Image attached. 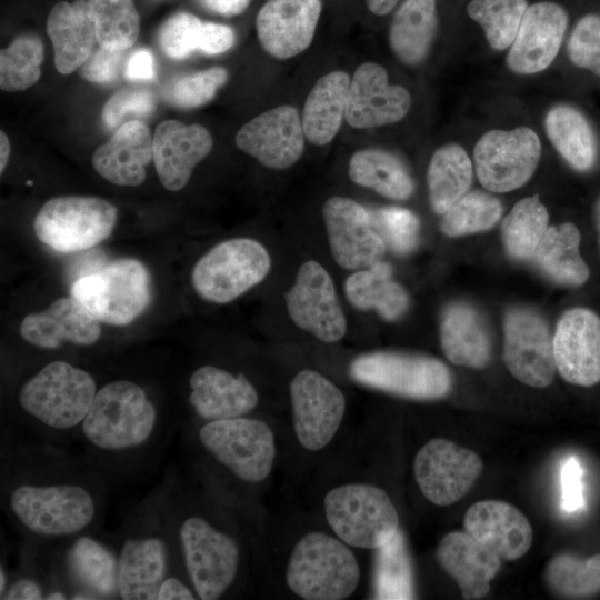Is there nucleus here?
Instances as JSON below:
<instances>
[{
  "instance_id": "1",
  "label": "nucleus",
  "mask_w": 600,
  "mask_h": 600,
  "mask_svg": "<svg viewBox=\"0 0 600 600\" xmlns=\"http://www.w3.org/2000/svg\"><path fill=\"white\" fill-rule=\"evenodd\" d=\"M2 484V506L31 541L64 542L90 531L102 511L101 473L19 461Z\"/></svg>"
},
{
  "instance_id": "2",
  "label": "nucleus",
  "mask_w": 600,
  "mask_h": 600,
  "mask_svg": "<svg viewBox=\"0 0 600 600\" xmlns=\"http://www.w3.org/2000/svg\"><path fill=\"white\" fill-rule=\"evenodd\" d=\"M167 427L141 386L117 379L98 389L80 436L92 468L111 477L143 467L163 443Z\"/></svg>"
},
{
  "instance_id": "3",
  "label": "nucleus",
  "mask_w": 600,
  "mask_h": 600,
  "mask_svg": "<svg viewBox=\"0 0 600 600\" xmlns=\"http://www.w3.org/2000/svg\"><path fill=\"white\" fill-rule=\"evenodd\" d=\"M98 388L93 377L68 361L54 360L26 380L18 404L29 428L47 439L80 433Z\"/></svg>"
},
{
  "instance_id": "4",
  "label": "nucleus",
  "mask_w": 600,
  "mask_h": 600,
  "mask_svg": "<svg viewBox=\"0 0 600 600\" xmlns=\"http://www.w3.org/2000/svg\"><path fill=\"white\" fill-rule=\"evenodd\" d=\"M176 554L197 598L216 600L236 582L240 548L229 533L218 529L204 516L180 511L160 496Z\"/></svg>"
},
{
  "instance_id": "5",
  "label": "nucleus",
  "mask_w": 600,
  "mask_h": 600,
  "mask_svg": "<svg viewBox=\"0 0 600 600\" xmlns=\"http://www.w3.org/2000/svg\"><path fill=\"white\" fill-rule=\"evenodd\" d=\"M117 554L118 598L157 600L162 580L174 569L176 556L160 496L131 514Z\"/></svg>"
},
{
  "instance_id": "6",
  "label": "nucleus",
  "mask_w": 600,
  "mask_h": 600,
  "mask_svg": "<svg viewBox=\"0 0 600 600\" xmlns=\"http://www.w3.org/2000/svg\"><path fill=\"white\" fill-rule=\"evenodd\" d=\"M360 576L350 546L321 531L308 532L297 541L286 569L288 588L304 600L347 599L358 588Z\"/></svg>"
},
{
  "instance_id": "7",
  "label": "nucleus",
  "mask_w": 600,
  "mask_h": 600,
  "mask_svg": "<svg viewBox=\"0 0 600 600\" xmlns=\"http://www.w3.org/2000/svg\"><path fill=\"white\" fill-rule=\"evenodd\" d=\"M323 510L332 532L350 547L377 550L399 531L398 511L389 494L368 483L329 490Z\"/></svg>"
},
{
  "instance_id": "8",
  "label": "nucleus",
  "mask_w": 600,
  "mask_h": 600,
  "mask_svg": "<svg viewBox=\"0 0 600 600\" xmlns=\"http://www.w3.org/2000/svg\"><path fill=\"white\" fill-rule=\"evenodd\" d=\"M71 294L98 321L126 326L141 316L150 303V274L136 259H117L77 279Z\"/></svg>"
},
{
  "instance_id": "9",
  "label": "nucleus",
  "mask_w": 600,
  "mask_h": 600,
  "mask_svg": "<svg viewBox=\"0 0 600 600\" xmlns=\"http://www.w3.org/2000/svg\"><path fill=\"white\" fill-rule=\"evenodd\" d=\"M200 447L234 478L247 483L266 480L276 458L270 426L246 416L204 421L198 431Z\"/></svg>"
},
{
  "instance_id": "10",
  "label": "nucleus",
  "mask_w": 600,
  "mask_h": 600,
  "mask_svg": "<svg viewBox=\"0 0 600 600\" xmlns=\"http://www.w3.org/2000/svg\"><path fill=\"white\" fill-rule=\"evenodd\" d=\"M271 258L263 244L250 238H233L211 248L194 264L191 284L212 303L233 301L269 273Z\"/></svg>"
},
{
  "instance_id": "11",
  "label": "nucleus",
  "mask_w": 600,
  "mask_h": 600,
  "mask_svg": "<svg viewBox=\"0 0 600 600\" xmlns=\"http://www.w3.org/2000/svg\"><path fill=\"white\" fill-rule=\"evenodd\" d=\"M117 216V208L102 198L56 197L40 208L33 230L39 241L56 251H81L106 240L114 228Z\"/></svg>"
},
{
  "instance_id": "12",
  "label": "nucleus",
  "mask_w": 600,
  "mask_h": 600,
  "mask_svg": "<svg viewBox=\"0 0 600 600\" xmlns=\"http://www.w3.org/2000/svg\"><path fill=\"white\" fill-rule=\"evenodd\" d=\"M349 373L360 384L417 400L442 398L452 382L447 366L436 358L389 351L357 357Z\"/></svg>"
},
{
  "instance_id": "13",
  "label": "nucleus",
  "mask_w": 600,
  "mask_h": 600,
  "mask_svg": "<svg viewBox=\"0 0 600 600\" xmlns=\"http://www.w3.org/2000/svg\"><path fill=\"white\" fill-rule=\"evenodd\" d=\"M540 156L539 137L529 127L490 130L480 137L473 149L480 183L498 193L522 187L532 177Z\"/></svg>"
},
{
  "instance_id": "14",
  "label": "nucleus",
  "mask_w": 600,
  "mask_h": 600,
  "mask_svg": "<svg viewBox=\"0 0 600 600\" xmlns=\"http://www.w3.org/2000/svg\"><path fill=\"white\" fill-rule=\"evenodd\" d=\"M289 394L298 442L312 452L327 447L344 417L342 391L320 372L304 369L292 378Z\"/></svg>"
},
{
  "instance_id": "15",
  "label": "nucleus",
  "mask_w": 600,
  "mask_h": 600,
  "mask_svg": "<svg viewBox=\"0 0 600 600\" xmlns=\"http://www.w3.org/2000/svg\"><path fill=\"white\" fill-rule=\"evenodd\" d=\"M287 312L301 330L326 343L342 339L347 321L329 272L317 261L301 264L284 294Z\"/></svg>"
},
{
  "instance_id": "16",
  "label": "nucleus",
  "mask_w": 600,
  "mask_h": 600,
  "mask_svg": "<svg viewBox=\"0 0 600 600\" xmlns=\"http://www.w3.org/2000/svg\"><path fill=\"white\" fill-rule=\"evenodd\" d=\"M482 468V460L474 451L443 438L424 443L413 461L420 491L437 506L452 504L467 494Z\"/></svg>"
},
{
  "instance_id": "17",
  "label": "nucleus",
  "mask_w": 600,
  "mask_h": 600,
  "mask_svg": "<svg viewBox=\"0 0 600 600\" xmlns=\"http://www.w3.org/2000/svg\"><path fill=\"white\" fill-rule=\"evenodd\" d=\"M503 360L511 374L524 384L544 388L556 373L553 338L534 310L517 307L503 322Z\"/></svg>"
},
{
  "instance_id": "18",
  "label": "nucleus",
  "mask_w": 600,
  "mask_h": 600,
  "mask_svg": "<svg viewBox=\"0 0 600 600\" xmlns=\"http://www.w3.org/2000/svg\"><path fill=\"white\" fill-rule=\"evenodd\" d=\"M331 254L347 270H360L381 261L386 242L376 230L370 211L353 199L334 196L322 206Z\"/></svg>"
},
{
  "instance_id": "19",
  "label": "nucleus",
  "mask_w": 600,
  "mask_h": 600,
  "mask_svg": "<svg viewBox=\"0 0 600 600\" xmlns=\"http://www.w3.org/2000/svg\"><path fill=\"white\" fill-rule=\"evenodd\" d=\"M301 118L292 106H279L248 121L236 134L237 147L262 166L283 170L293 166L304 150Z\"/></svg>"
},
{
  "instance_id": "20",
  "label": "nucleus",
  "mask_w": 600,
  "mask_h": 600,
  "mask_svg": "<svg viewBox=\"0 0 600 600\" xmlns=\"http://www.w3.org/2000/svg\"><path fill=\"white\" fill-rule=\"evenodd\" d=\"M556 368L569 383L600 382V317L586 308L566 311L553 336Z\"/></svg>"
},
{
  "instance_id": "21",
  "label": "nucleus",
  "mask_w": 600,
  "mask_h": 600,
  "mask_svg": "<svg viewBox=\"0 0 600 600\" xmlns=\"http://www.w3.org/2000/svg\"><path fill=\"white\" fill-rule=\"evenodd\" d=\"M410 107L408 90L390 84L382 66L366 62L350 80L344 119L353 128L371 129L400 121Z\"/></svg>"
},
{
  "instance_id": "22",
  "label": "nucleus",
  "mask_w": 600,
  "mask_h": 600,
  "mask_svg": "<svg viewBox=\"0 0 600 600\" xmlns=\"http://www.w3.org/2000/svg\"><path fill=\"white\" fill-rule=\"evenodd\" d=\"M568 26L566 10L558 3L543 1L528 6L507 63L519 74H533L547 69L556 59Z\"/></svg>"
},
{
  "instance_id": "23",
  "label": "nucleus",
  "mask_w": 600,
  "mask_h": 600,
  "mask_svg": "<svg viewBox=\"0 0 600 600\" xmlns=\"http://www.w3.org/2000/svg\"><path fill=\"white\" fill-rule=\"evenodd\" d=\"M320 13V0H267L256 19L261 47L277 59L299 54L310 46Z\"/></svg>"
},
{
  "instance_id": "24",
  "label": "nucleus",
  "mask_w": 600,
  "mask_h": 600,
  "mask_svg": "<svg viewBox=\"0 0 600 600\" xmlns=\"http://www.w3.org/2000/svg\"><path fill=\"white\" fill-rule=\"evenodd\" d=\"M67 541L62 567L69 599L118 598L117 552L88 532Z\"/></svg>"
},
{
  "instance_id": "25",
  "label": "nucleus",
  "mask_w": 600,
  "mask_h": 600,
  "mask_svg": "<svg viewBox=\"0 0 600 600\" xmlns=\"http://www.w3.org/2000/svg\"><path fill=\"white\" fill-rule=\"evenodd\" d=\"M189 388V403L203 421L247 416L259 402L257 389L243 373L212 364L196 369Z\"/></svg>"
},
{
  "instance_id": "26",
  "label": "nucleus",
  "mask_w": 600,
  "mask_h": 600,
  "mask_svg": "<svg viewBox=\"0 0 600 600\" xmlns=\"http://www.w3.org/2000/svg\"><path fill=\"white\" fill-rule=\"evenodd\" d=\"M212 137L201 124L178 120L161 122L153 136V161L162 186L169 191L182 189L196 166L212 149Z\"/></svg>"
},
{
  "instance_id": "27",
  "label": "nucleus",
  "mask_w": 600,
  "mask_h": 600,
  "mask_svg": "<svg viewBox=\"0 0 600 600\" xmlns=\"http://www.w3.org/2000/svg\"><path fill=\"white\" fill-rule=\"evenodd\" d=\"M19 331L24 341L47 350L64 343L91 346L101 336L100 321L74 297L57 299L43 311L26 316Z\"/></svg>"
},
{
  "instance_id": "28",
  "label": "nucleus",
  "mask_w": 600,
  "mask_h": 600,
  "mask_svg": "<svg viewBox=\"0 0 600 600\" xmlns=\"http://www.w3.org/2000/svg\"><path fill=\"white\" fill-rule=\"evenodd\" d=\"M463 527L473 539L504 560L521 558L532 543L529 520L504 501L482 500L473 503L464 514Z\"/></svg>"
},
{
  "instance_id": "29",
  "label": "nucleus",
  "mask_w": 600,
  "mask_h": 600,
  "mask_svg": "<svg viewBox=\"0 0 600 600\" xmlns=\"http://www.w3.org/2000/svg\"><path fill=\"white\" fill-rule=\"evenodd\" d=\"M153 159V138L139 120L124 122L92 154L94 170L118 186L136 187L146 179V167Z\"/></svg>"
},
{
  "instance_id": "30",
  "label": "nucleus",
  "mask_w": 600,
  "mask_h": 600,
  "mask_svg": "<svg viewBox=\"0 0 600 600\" xmlns=\"http://www.w3.org/2000/svg\"><path fill=\"white\" fill-rule=\"evenodd\" d=\"M436 556L467 600L484 597L501 566V558L496 552L462 531L447 533L439 542Z\"/></svg>"
},
{
  "instance_id": "31",
  "label": "nucleus",
  "mask_w": 600,
  "mask_h": 600,
  "mask_svg": "<svg viewBox=\"0 0 600 600\" xmlns=\"http://www.w3.org/2000/svg\"><path fill=\"white\" fill-rule=\"evenodd\" d=\"M47 31L56 69L62 74L80 68L98 43L88 0L56 3L48 14Z\"/></svg>"
},
{
  "instance_id": "32",
  "label": "nucleus",
  "mask_w": 600,
  "mask_h": 600,
  "mask_svg": "<svg viewBox=\"0 0 600 600\" xmlns=\"http://www.w3.org/2000/svg\"><path fill=\"white\" fill-rule=\"evenodd\" d=\"M440 342L447 359L458 366L482 369L490 359L491 342L482 317L471 306L453 302L441 316Z\"/></svg>"
},
{
  "instance_id": "33",
  "label": "nucleus",
  "mask_w": 600,
  "mask_h": 600,
  "mask_svg": "<svg viewBox=\"0 0 600 600\" xmlns=\"http://www.w3.org/2000/svg\"><path fill=\"white\" fill-rule=\"evenodd\" d=\"M349 86L350 78L343 71H332L316 82L301 117L310 143L324 146L336 137L346 114Z\"/></svg>"
},
{
  "instance_id": "34",
  "label": "nucleus",
  "mask_w": 600,
  "mask_h": 600,
  "mask_svg": "<svg viewBox=\"0 0 600 600\" xmlns=\"http://www.w3.org/2000/svg\"><path fill=\"white\" fill-rule=\"evenodd\" d=\"M344 292L354 308L374 310L387 321L400 319L409 307L407 291L393 280L390 264L383 261L350 274L344 282Z\"/></svg>"
},
{
  "instance_id": "35",
  "label": "nucleus",
  "mask_w": 600,
  "mask_h": 600,
  "mask_svg": "<svg viewBox=\"0 0 600 600\" xmlns=\"http://www.w3.org/2000/svg\"><path fill=\"white\" fill-rule=\"evenodd\" d=\"M436 0H404L393 16L389 44L407 66H418L428 56L437 31Z\"/></svg>"
},
{
  "instance_id": "36",
  "label": "nucleus",
  "mask_w": 600,
  "mask_h": 600,
  "mask_svg": "<svg viewBox=\"0 0 600 600\" xmlns=\"http://www.w3.org/2000/svg\"><path fill=\"white\" fill-rule=\"evenodd\" d=\"M581 236L570 222L551 226L534 253L540 271L556 283L579 287L589 278V268L579 252Z\"/></svg>"
},
{
  "instance_id": "37",
  "label": "nucleus",
  "mask_w": 600,
  "mask_h": 600,
  "mask_svg": "<svg viewBox=\"0 0 600 600\" xmlns=\"http://www.w3.org/2000/svg\"><path fill=\"white\" fill-rule=\"evenodd\" d=\"M548 139L574 170H590L597 159V141L586 117L569 104H556L544 118Z\"/></svg>"
},
{
  "instance_id": "38",
  "label": "nucleus",
  "mask_w": 600,
  "mask_h": 600,
  "mask_svg": "<svg viewBox=\"0 0 600 600\" xmlns=\"http://www.w3.org/2000/svg\"><path fill=\"white\" fill-rule=\"evenodd\" d=\"M352 182L392 199L407 200L414 190L413 180L394 154L376 148L359 150L349 161Z\"/></svg>"
},
{
  "instance_id": "39",
  "label": "nucleus",
  "mask_w": 600,
  "mask_h": 600,
  "mask_svg": "<svg viewBox=\"0 0 600 600\" xmlns=\"http://www.w3.org/2000/svg\"><path fill=\"white\" fill-rule=\"evenodd\" d=\"M472 181V164L466 150L456 143L434 151L427 171L429 201L432 210L443 214L467 193Z\"/></svg>"
},
{
  "instance_id": "40",
  "label": "nucleus",
  "mask_w": 600,
  "mask_h": 600,
  "mask_svg": "<svg viewBox=\"0 0 600 600\" xmlns=\"http://www.w3.org/2000/svg\"><path fill=\"white\" fill-rule=\"evenodd\" d=\"M549 222L547 208L532 196L520 200L506 216L501 224L506 251L516 260L533 259Z\"/></svg>"
},
{
  "instance_id": "41",
  "label": "nucleus",
  "mask_w": 600,
  "mask_h": 600,
  "mask_svg": "<svg viewBox=\"0 0 600 600\" xmlns=\"http://www.w3.org/2000/svg\"><path fill=\"white\" fill-rule=\"evenodd\" d=\"M99 47L126 51L139 36L140 18L133 0H88Z\"/></svg>"
},
{
  "instance_id": "42",
  "label": "nucleus",
  "mask_w": 600,
  "mask_h": 600,
  "mask_svg": "<svg viewBox=\"0 0 600 600\" xmlns=\"http://www.w3.org/2000/svg\"><path fill=\"white\" fill-rule=\"evenodd\" d=\"M43 44L32 33L18 36L0 52V88L18 92L33 86L40 78Z\"/></svg>"
},
{
  "instance_id": "43",
  "label": "nucleus",
  "mask_w": 600,
  "mask_h": 600,
  "mask_svg": "<svg viewBox=\"0 0 600 600\" xmlns=\"http://www.w3.org/2000/svg\"><path fill=\"white\" fill-rule=\"evenodd\" d=\"M527 8V0H471L467 12L482 27L490 47L504 50L512 44Z\"/></svg>"
},
{
  "instance_id": "44",
  "label": "nucleus",
  "mask_w": 600,
  "mask_h": 600,
  "mask_svg": "<svg viewBox=\"0 0 600 600\" xmlns=\"http://www.w3.org/2000/svg\"><path fill=\"white\" fill-rule=\"evenodd\" d=\"M374 590L378 599L413 598L410 560L400 530L377 549Z\"/></svg>"
},
{
  "instance_id": "45",
  "label": "nucleus",
  "mask_w": 600,
  "mask_h": 600,
  "mask_svg": "<svg viewBox=\"0 0 600 600\" xmlns=\"http://www.w3.org/2000/svg\"><path fill=\"white\" fill-rule=\"evenodd\" d=\"M546 581L557 594L580 598L600 591V554L581 560L558 554L546 567Z\"/></svg>"
},
{
  "instance_id": "46",
  "label": "nucleus",
  "mask_w": 600,
  "mask_h": 600,
  "mask_svg": "<svg viewBox=\"0 0 600 600\" xmlns=\"http://www.w3.org/2000/svg\"><path fill=\"white\" fill-rule=\"evenodd\" d=\"M502 204L496 197L481 191L463 194L442 216L441 231L459 237L491 229L501 218Z\"/></svg>"
},
{
  "instance_id": "47",
  "label": "nucleus",
  "mask_w": 600,
  "mask_h": 600,
  "mask_svg": "<svg viewBox=\"0 0 600 600\" xmlns=\"http://www.w3.org/2000/svg\"><path fill=\"white\" fill-rule=\"evenodd\" d=\"M372 223L386 242L397 254L411 252L419 238V219L401 207H382L370 212Z\"/></svg>"
},
{
  "instance_id": "48",
  "label": "nucleus",
  "mask_w": 600,
  "mask_h": 600,
  "mask_svg": "<svg viewBox=\"0 0 600 600\" xmlns=\"http://www.w3.org/2000/svg\"><path fill=\"white\" fill-rule=\"evenodd\" d=\"M228 79L224 68L213 67L179 77L167 90V99L180 108H197L211 101Z\"/></svg>"
},
{
  "instance_id": "49",
  "label": "nucleus",
  "mask_w": 600,
  "mask_h": 600,
  "mask_svg": "<svg viewBox=\"0 0 600 600\" xmlns=\"http://www.w3.org/2000/svg\"><path fill=\"white\" fill-rule=\"evenodd\" d=\"M203 22L188 12L169 17L160 27L158 41L162 51L172 59H184L198 50Z\"/></svg>"
},
{
  "instance_id": "50",
  "label": "nucleus",
  "mask_w": 600,
  "mask_h": 600,
  "mask_svg": "<svg viewBox=\"0 0 600 600\" xmlns=\"http://www.w3.org/2000/svg\"><path fill=\"white\" fill-rule=\"evenodd\" d=\"M568 54L573 64L600 76V16L586 14L574 26Z\"/></svg>"
},
{
  "instance_id": "51",
  "label": "nucleus",
  "mask_w": 600,
  "mask_h": 600,
  "mask_svg": "<svg viewBox=\"0 0 600 600\" xmlns=\"http://www.w3.org/2000/svg\"><path fill=\"white\" fill-rule=\"evenodd\" d=\"M156 109L153 93L146 89H123L108 99L102 120L108 128L117 127L127 116L146 117Z\"/></svg>"
},
{
  "instance_id": "52",
  "label": "nucleus",
  "mask_w": 600,
  "mask_h": 600,
  "mask_svg": "<svg viewBox=\"0 0 600 600\" xmlns=\"http://www.w3.org/2000/svg\"><path fill=\"white\" fill-rule=\"evenodd\" d=\"M126 51L109 50L99 47L79 68L80 76L96 83H104L114 80L123 64Z\"/></svg>"
},
{
  "instance_id": "53",
  "label": "nucleus",
  "mask_w": 600,
  "mask_h": 600,
  "mask_svg": "<svg viewBox=\"0 0 600 600\" xmlns=\"http://www.w3.org/2000/svg\"><path fill=\"white\" fill-rule=\"evenodd\" d=\"M582 474L576 457H569L561 466V508L567 512H576L584 507Z\"/></svg>"
},
{
  "instance_id": "54",
  "label": "nucleus",
  "mask_w": 600,
  "mask_h": 600,
  "mask_svg": "<svg viewBox=\"0 0 600 600\" xmlns=\"http://www.w3.org/2000/svg\"><path fill=\"white\" fill-rule=\"evenodd\" d=\"M233 30L226 24L203 22L198 50L206 54H219L234 43Z\"/></svg>"
},
{
  "instance_id": "55",
  "label": "nucleus",
  "mask_w": 600,
  "mask_h": 600,
  "mask_svg": "<svg viewBox=\"0 0 600 600\" xmlns=\"http://www.w3.org/2000/svg\"><path fill=\"white\" fill-rule=\"evenodd\" d=\"M48 587H44L40 578L32 574H20L10 581L7 590L0 597L1 600H42L46 599Z\"/></svg>"
},
{
  "instance_id": "56",
  "label": "nucleus",
  "mask_w": 600,
  "mask_h": 600,
  "mask_svg": "<svg viewBox=\"0 0 600 600\" xmlns=\"http://www.w3.org/2000/svg\"><path fill=\"white\" fill-rule=\"evenodd\" d=\"M156 76L154 59L147 49L133 52L124 68V77L128 80H152Z\"/></svg>"
},
{
  "instance_id": "57",
  "label": "nucleus",
  "mask_w": 600,
  "mask_h": 600,
  "mask_svg": "<svg viewBox=\"0 0 600 600\" xmlns=\"http://www.w3.org/2000/svg\"><path fill=\"white\" fill-rule=\"evenodd\" d=\"M197 594L181 577L171 571L161 582L157 600H194Z\"/></svg>"
},
{
  "instance_id": "58",
  "label": "nucleus",
  "mask_w": 600,
  "mask_h": 600,
  "mask_svg": "<svg viewBox=\"0 0 600 600\" xmlns=\"http://www.w3.org/2000/svg\"><path fill=\"white\" fill-rule=\"evenodd\" d=\"M207 10L224 16L232 17L242 13L251 0H199Z\"/></svg>"
},
{
  "instance_id": "59",
  "label": "nucleus",
  "mask_w": 600,
  "mask_h": 600,
  "mask_svg": "<svg viewBox=\"0 0 600 600\" xmlns=\"http://www.w3.org/2000/svg\"><path fill=\"white\" fill-rule=\"evenodd\" d=\"M366 2L368 9L372 13L377 16H384L394 8L398 0H366Z\"/></svg>"
},
{
  "instance_id": "60",
  "label": "nucleus",
  "mask_w": 600,
  "mask_h": 600,
  "mask_svg": "<svg viewBox=\"0 0 600 600\" xmlns=\"http://www.w3.org/2000/svg\"><path fill=\"white\" fill-rule=\"evenodd\" d=\"M10 156V142L8 136L0 131V172L2 173Z\"/></svg>"
},
{
  "instance_id": "61",
  "label": "nucleus",
  "mask_w": 600,
  "mask_h": 600,
  "mask_svg": "<svg viewBox=\"0 0 600 600\" xmlns=\"http://www.w3.org/2000/svg\"><path fill=\"white\" fill-rule=\"evenodd\" d=\"M9 583H10V578L8 576L7 569L3 567V563L1 562V567H0V597L7 590Z\"/></svg>"
},
{
  "instance_id": "62",
  "label": "nucleus",
  "mask_w": 600,
  "mask_h": 600,
  "mask_svg": "<svg viewBox=\"0 0 600 600\" xmlns=\"http://www.w3.org/2000/svg\"><path fill=\"white\" fill-rule=\"evenodd\" d=\"M596 223L599 232V243H600V199L598 200L594 209Z\"/></svg>"
}]
</instances>
